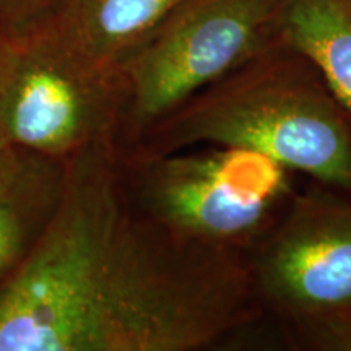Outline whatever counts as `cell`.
Listing matches in <instances>:
<instances>
[{"label":"cell","instance_id":"6da1fadb","mask_svg":"<svg viewBox=\"0 0 351 351\" xmlns=\"http://www.w3.org/2000/svg\"><path fill=\"white\" fill-rule=\"evenodd\" d=\"M261 326L249 256L140 213L111 145L70 158L49 225L0 280V351L219 350Z\"/></svg>","mask_w":351,"mask_h":351},{"label":"cell","instance_id":"7a4b0ae2","mask_svg":"<svg viewBox=\"0 0 351 351\" xmlns=\"http://www.w3.org/2000/svg\"><path fill=\"white\" fill-rule=\"evenodd\" d=\"M258 152L351 194V109L317 65L282 39L148 127L119 156L195 147Z\"/></svg>","mask_w":351,"mask_h":351},{"label":"cell","instance_id":"3957f363","mask_svg":"<svg viewBox=\"0 0 351 351\" xmlns=\"http://www.w3.org/2000/svg\"><path fill=\"white\" fill-rule=\"evenodd\" d=\"M119 169L130 204L145 217L184 241L244 256L270 234L298 191L291 169L244 148L119 156Z\"/></svg>","mask_w":351,"mask_h":351},{"label":"cell","instance_id":"277c9868","mask_svg":"<svg viewBox=\"0 0 351 351\" xmlns=\"http://www.w3.org/2000/svg\"><path fill=\"white\" fill-rule=\"evenodd\" d=\"M263 326L291 351H351V194L296 191L249 256Z\"/></svg>","mask_w":351,"mask_h":351},{"label":"cell","instance_id":"5b68a950","mask_svg":"<svg viewBox=\"0 0 351 351\" xmlns=\"http://www.w3.org/2000/svg\"><path fill=\"white\" fill-rule=\"evenodd\" d=\"M280 0H184L117 69L125 150L192 96L280 41Z\"/></svg>","mask_w":351,"mask_h":351},{"label":"cell","instance_id":"8992f818","mask_svg":"<svg viewBox=\"0 0 351 351\" xmlns=\"http://www.w3.org/2000/svg\"><path fill=\"white\" fill-rule=\"evenodd\" d=\"M119 72L91 67L34 33L0 51V124L10 147L69 161L90 148H117Z\"/></svg>","mask_w":351,"mask_h":351},{"label":"cell","instance_id":"52a82bcc","mask_svg":"<svg viewBox=\"0 0 351 351\" xmlns=\"http://www.w3.org/2000/svg\"><path fill=\"white\" fill-rule=\"evenodd\" d=\"M184 0H57L29 29L91 67L117 72Z\"/></svg>","mask_w":351,"mask_h":351},{"label":"cell","instance_id":"ba28073f","mask_svg":"<svg viewBox=\"0 0 351 351\" xmlns=\"http://www.w3.org/2000/svg\"><path fill=\"white\" fill-rule=\"evenodd\" d=\"M67 161L8 147L0 150V280L41 238L62 195Z\"/></svg>","mask_w":351,"mask_h":351},{"label":"cell","instance_id":"9c48e42d","mask_svg":"<svg viewBox=\"0 0 351 351\" xmlns=\"http://www.w3.org/2000/svg\"><path fill=\"white\" fill-rule=\"evenodd\" d=\"M278 34L317 65L351 109V0H280Z\"/></svg>","mask_w":351,"mask_h":351},{"label":"cell","instance_id":"30bf717a","mask_svg":"<svg viewBox=\"0 0 351 351\" xmlns=\"http://www.w3.org/2000/svg\"><path fill=\"white\" fill-rule=\"evenodd\" d=\"M57 0H0V34L10 39L34 28Z\"/></svg>","mask_w":351,"mask_h":351},{"label":"cell","instance_id":"8fae6325","mask_svg":"<svg viewBox=\"0 0 351 351\" xmlns=\"http://www.w3.org/2000/svg\"><path fill=\"white\" fill-rule=\"evenodd\" d=\"M5 147H8V143H7V140H5V135H3L2 124H0V150H2V148H5Z\"/></svg>","mask_w":351,"mask_h":351},{"label":"cell","instance_id":"7c38bea8","mask_svg":"<svg viewBox=\"0 0 351 351\" xmlns=\"http://www.w3.org/2000/svg\"><path fill=\"white\" fill-rule=\"evenodd\" d=\"M5 41H7V38H3L2 34H0V51H2V47H3V44H5Z\"/></svg>","mask_w":351,"mask_h":351}]
</instances>
